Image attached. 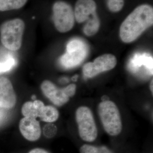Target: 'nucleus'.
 I'll use <instances>...</instances> for the list:
<instances>
[{"label": "nucleus", "mask_w": 153, "mask_h": 153, "mask_svg": "<svg viewBox=\"0 0 153 153\" xmlns=\"http://www.w3.org/2000/svg\"><path fill=\"white\" fill-rule=\"evenodd\" d=\"M19 128L23 137L29 141H38L41 136V126L36 119L24 117L19 121Z\"/></svg>", "instance_id": "10"}, {"label": "nucleus", "mask_w": 153, "mask_h": 153, "mask_svg": "<svg viewBox=\"0 0 153 153\" xmlns=\"http://www.w3.org/2000/svg\"><path fill=\"white\" fill-rule=\"evenodd\" d=\"M100 25V20L96 12L89 18L88 22L84 26L83 31L88 36H94L98 33Z\"/></svg>", "instance_id": "14"}, {"label": "nucleus", "mask_w": 153, "mask_h": 153, "mask_svg": "<svg viewBox=\"0 0 153 153\" xmlns=\"http://www.w3.org/2000/svg\"><path fill=\"white\" fill-rule=\"evenodd\" d=\"M25 23L20 18L7 21L0 26V40L6 49L16 51L21 48Z\"/></svg>", "instance_id": "2"}, {"label": "nucleus", "mask_w": 153, "mask_h": 153, "mask_svg": "<svg viewBox=\"0 0 153 153\" xmlns=\"http://www.w3.org/2000/svg\"><path fill=\"white\" fill-rule=\"evenodd\" d=\"M76 120L80 138L86 142L94 141L98 136V129L91 109L86 106L78 107Z\"/></svg>", "instance_id": "4"}, {"label": "nucleus", "mask_w": 153, "mask_h": 153, "mask_svg": "<svg viewBox=\"0 0 153 153\" xmlns=\"http://www.w3.org/2000/svg\"><path fill=\"white\" fill-rule=\"evenodd\" d=\"M53 21L55 27L60 33H67L74 25L75 17L71 6L65 2L59 1L53 5Z\"/></svg>", "instance_id": "7"}, {"label": "nucleus", "mask_w": 153, "mask_h": 153, "mask_svg": "<svg viewBox=\"0 0 153 153\" xmlns=\"http://www.w3.org/2000/svg\"><path fill=\"white\" fill-rule=\"evenodd\" d=\"M27 0H0V11L18 10L23 7Z\"/></svg>", "instance_id": "15"}, {"label": "nucleus", "mask_w": 153, "mask_h": 153, "mask_svg": "<svg viewBox=\"0 0 153 153\" xmlns=\"http://www.w3.org/2000/svg\"><path fill=\"white\" fill-rule=\"evenodd\" d=\"M102 101H107V100H109V97H108V96H107V95H103L102 97Z\"/></svg>", "instance_id": "23"}, {"label": "nucleus", "mask_w": 153, "mask_h": 153, "mask_svg": "<svg viewBox=\"0 0 153 153\" xmlns=\"http://www.w3.org/2000/svg\"><path fill=\"white\" fill-rule=\"evenodd\" d=\"M31 99H33V100H36V96H35V95H33V96L31 97Z\"/></svg>", "instance_id": "26"}, {"label": "nucleus", "mask_w": 153, "mask_h": 153, "mask_svg": "<svg viewBox=\"0 0 153 153\" xmlns=\"http://www.w3.org/2000/svg\"><path fill=\"white\" fill-rule=\"evenodd\" d=\"M77 77H78V76H73V78H72V79H73V81H76V79H77Z\"/></svg>", "instance_id": "25"}, {"label": "nucleus", "mask_w": 153, "mask_h": 153, "mask_svg": "<svg viewBox=\"0 0 153 153\" xmlns=\"http://www.w3.org/2000/svg\"><path fill=\"white\" fill-rule=\"evenodd\" d=\"M142 66H145L152 75H153V57L148 56L146 54H137L132 59L131 62V68L134 71L137 68H140Z\"/></svg>", "instance_id": "13"}, {"label": "nucleus", "mask_w": 153, "mask_h": 153, "mask_svg": "<svg viewBox=\"0 0 153 153\" xmlns=\"http://www.w3.org/2000/svg\"><path fill=\"white\" fill-rule=\"evenodd\" d=\"M28 153H50L48 151L42 148H35Z\"/></svg>", "instance_id": "21"}, {"label": "nucleus", "mask_w": 153, "mask_h": 153, "mask_svg": "<svg viewBox=\"0 0 153 153\" xmlns=\"http://www.w3.org/2000/svg\"><path fill=\"white\" fill-rule=\"evenodd\" d=\"M40 88L44 95L56 106L61 107L67 103L76 92V85L71 83L66 88H59L49 80L43 81Z\"/></svg>", "instance_id": "5"}, {"label": "nucleus", "mask_w": 153, "mask_h": 153, "mask_svg": "<svg viewBox=\"0 0 153 153\" xmlns=\"http://www.w3.org/2000/svg\"><path fill=\"white\" fill-rule=\"evenodd\" d=\"M153 24V7L148 4L138 6L121 25L119 30L121 40L125 43H131Z\"/></svg>", "instance_id": "1"}, {"label": "nucleus", "mask_w": 153, "mask_h": 153, "mask_svg": "<svg viewBox=\"0 0 153 153\" xmlns=\"http://www.w3.org/2000/svg\"><path fill=\"white\" fill-rule=\"evenodd\" d=\"M153 79H152V81H150V91H151V92L152 93V94H153Z\"/></svg>", "instance_id": "24"}, {"label": "nucleus", "mask_w": 153, "mask_h": 153, "mask_svg": "<svg viewBox=\"0 0 153 153\" xmlns=\"http://www.w3.org/2000/svg\"><path fill=\"white\" fill-rule=\"evenodd\" d=\"M97 4L94 0H77L74 8V17L79 23L88 20L96 13Z\"/></svg>", "instance_id": "11"}, {"label": "nucleus", "mask_w": 153, "mask_h": 153, "mask_svg": "<svg viewBox=\"0 0 153 153\" xmlns=\"http://www.w3.org/2000/svg\"><path fill=\"white\" fill-rule=\"evenodd\" d=\"M124 5V0H107V6L110 11L118 12L123 9Z\"/></svg>", "instance_id": "20"}, {"label": "nucleus", "mask_w": 153, "mask_h": 153, "mask_svg": "<svg viewBox=\"0 0 153 153\" xmlns=\"http://www.w3.org/2000/svg\"><path fill=\"white\" fill-rule=\"evenodd\" d=\"M45 105L40 100H35L33 102H27L22 105V115L24 117L36 119L40 118L43 115Z\"/></svg>", "instance_id": "12"}, {"label": "nucleus", "mask_w": 153, "mask_h": 153, "mask_svg": "<svg viewBox=\"0 0 153 153\" xmlns=\"http://www.w3.org/2000/svg\"><path fill=\"white\" fill-rule=\"evenodd\" d=\"M98 112L105 132L111 136L119 135L122 131L123 124L116 104L110 100L102 101L99 104Z\"/></svg>", "instance_id": "3"}, {"label": "nucleus", "mask_w": 153, "mask_h": 153, "mask_svg": "<svg viewBox=\"0 0 153 153\" xmlns=\"http://www.w3.org/2000/svg\"><path fill=\"white\" fill-rule=\"evenodd\" d=\"M80 153H113L106 146H95L93 145L85 144L79 149Z\"/></svg>", "instance_id": "17"}, {"label": "nucleus", "mask_w": 153, "mask_h": 153, "mask_svg": "<svg viewBox=\"0 0 153 153\" xmlns=\"http://www.w3.org/2000/svg\"><path fill=\"white\" fill-rule=\"evenodd\" d=\"M4 109L0 107V123L4 120L5 118V112L4 111Z\"/></svg>", "instance_id": "22"}, {"label": "nucleus", "mask_w": 153, "mask_h": 153, "mask_svg": "<svg viewBox=\"0 0 153 153\" xmlns=\"http://www.w3.org/2000/svg\"><path fill=\"white\" fill-rule=\"evenodd\" d=\"M57 131V128L53 123H47L43 128V132L44 136L48 138L55 137Z\"/></svg>", "instance_id": "19"}, {"label": "nucleus", "mask_w": 153, "mask_h": 153, "mask_svg": "<svg viewBox=\"0 0 153 153\" xmlns=\"http://www.w3.org/2000/svg\"><path fill=\"white\" fill-rule=\"evenodd\" d=\"M16 103V95L11 81L6 77L0 78V107L2 109L14 108Z\"/></svg>", "instance_id": "9"}, {"label": "nucleus", "mask_w": 153, "mask_h": 153, "mask_svg": "<svg viewBox=\"0 0 153 153\" xmlns=\"http://www.w3.org/2000/svg\"><path fill=\"white\" fill-rule=\"evenodd\" d=\"M16 64V59L12 56H7L5 60L0 61V74L10 71Z\"/></svg>", "instance_id": "18"}, {"label": "nucleus", "mask_w": 153, "mask_h": 153, "mask_svg": "<svg viewBox=\"0 0 153 153\" xmlns=\"http://www.w3.org/2000/svg\"><path fill=\"white\" fill-rule=\"evenodd\" d=\"M88 52V46L83 40L73 39L67 44L65 53L61 57V64L65 68L76 67L85 59Z\"/></svg>", "instance_id": "6"}, {"label": "nucleus", "mask_w": 153, "mask_h": 153, "mask_svg": "<svg viewBox=\"0 0 153 153\" xmlns=\"http://www.w3.org/2000/svg\"><path fill=\"white\" fill-rule=\"evenodd\" d=\"M59 116V112L55 107L52 105H45L43 115L40 119L44 122L52 123L58 120Z\"/></svg>", "instance_id": "16"}, {"label": "nucleus", "mask_w": 153, "mask_h": 153, "mask_svg": "<svg viewBox=\"0 0 153 153\" xmlns=\"http://www.w3.org/2000/svg\"><path fill=\"white\" fill-rule=\"evenodd\" d=\"M117 64V59L112 54H104L99 56L93 62L85 64L82 69L84 76L87 78H93L99 74L109 71L114 68Z\"/></svg>", "instance_id": "8"}]
</instances>
